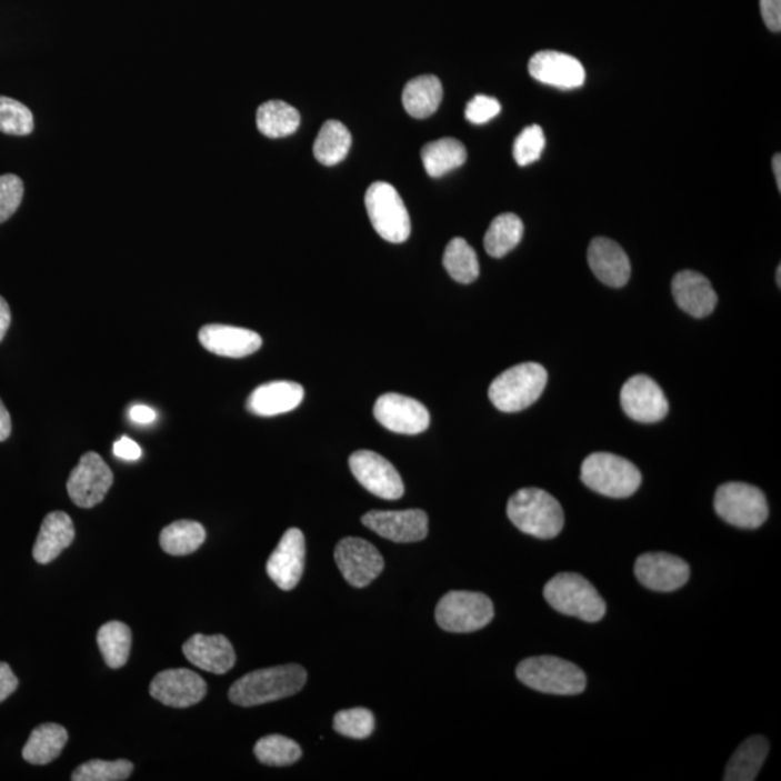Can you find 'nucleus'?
I'll use <instances>...</instances> for the list:
<instances>
[{
  "label": "nucleus",
  "instance_id": "f257e3e1",
  "mask_svg": "<svg viewBox=\"0 0 781 781\" xmlns=\"http://www.w3.org/2000/svg\"><path fill=\"white\" fill-rule=\"evenodd\" d=\"M307 682V672L299 664L256 670L237 680L229 699L239 707H258L299 693Z\"/></svg>",
  "mask_w": 781,
  "mask_h": 781
},
{
  "label": "nucleus",
  "instance_id": "f03ea898",
  "mask_svg": "<svg viewBox=\"0 0 781 781\" xmlns=\"http://www.w3.org/2000/svg\"><path fill=\"white\" fill-rule=\"evenodd\" d=\"M507 515L522 533L541 540L554 539L564 525L560 502L539 488L517 491L508 501Z\"/></svg>",
  "mask_w": 781,
  "mask_h": 781
},
{
  "label": "nucleus",
  "instance_id": "7ed1b4c3",
  "mask_svg": "<svg viewBox=\"0 0 781 781\" xmlns=\"http://www.w3.org/2000/svg\"><path fill=\"white\" fill-rule=\"evenodd\" d=\"M548 371L540 363H520L498 376L488 395L502 413H519L540 399L548 386Z\"/></svg>",
  "mask_w": 781,
  "mask_h": 781
},
{
  "label": "nucleus",
  "instance_id": "20e7f679",
  "mask_svg": "<svg viewBox=\"0 0 781 781\" xmlns=\"http://www.w3.org/2000/svg\"><path fill=\"white\" fill-rule=\"evenodd\" d=\"M545 601L563 615L584 622H598L605 617L607 605L595 587L578 573H559L544 587Z\"/></svg>",
  "mask_w": 781,
  "mask_h": 781
},
{
  "label": "nucleus",
  "instance_id": "39448f33",
  "mask_svg": "<svg viewBox=\"0 0 781 781\" xmlns=\"http://www.w3.org/2000/svg\"><path fill=\"white\" fill-rule=\"evenodd\" d=\"M517 678L537 692L573 697L587 689V675L577 664L553 655H539L522 660Z\"/></svg>",
  "mask_w": 781,
  "mask_h": 781
},
{
  "label": "nucleus",
  "instance_id": "423d86ee",
  "mask_svg": "<svg viewBox=\"0 0 781 781\" xmlns=\"http://www.w3.org/2000/svg\"><path fill=\"white\" fill-rule=\"evenodd\" d=\"M581 479L589 490L610 498H629L641 485V472L634 463L613 453H592L583 460Z\"/></svg>",
  "mask_w": 781,
  "mask_h": 781
},
{
  "label": "nucleus",
  "instance_id": "0eeeda50",
  "mask_svg": "<svg viewBox=\"0 0 781 781\" xmlns=\"http://www.w3.org/2000/svg\"><path fill=\"white\" fill-rule=\"evenodd\" d=\"M366 206L369 220L382 239L391 243H402L410 238L409 210L394 186L382 181L373 183L367 190Z\"/></svg>",
  "mask_w": 781,
  "mask_h": 781
},
{
  "label": "nucleus",
  "instance_id": "6e6552de",
  "mask_svg": "<svg viewBox=\"0 0 781 781\" xmlns=\"http://www.w3.org/2000/svg\"><path fill=\"white\" fill-rule=\"evenodd\" d=\"M717 514L738 529L754 530L769 519L763 491L744 482L723 483L715 493Z\"/></svg>",
  "mask_w": 781,
  "mask_h": 781
},
{
  "label": "nucleus",
  "instance_id": "1a4fd4ad",
  "mask_svg": "<svg viewBox=\"0 0 781 781\" xmlns=\"http://www.w3.org/2000/svg\"><path fill=\"white\" fill-rule=\"evenodd\" d=\"M493 613V603L483 593L452 591L435 607V621L444 631L473 632L485 629Z\"/></svg>",
  "mask_w": 781,
  "mask_h": 781
},
{
  "label": "nucleus",
  "instance_id": "9d476101",
  "mask_svg": "<svg viewBox=\"0 0 781 781\" xmlns=\"http://www.w3.org/2000/svg\"><path fill=\"white\" fill-rule=\"evenodd\" d=\"M353 477L372 495L382 500H399L404 495V482L394 464L371 450H358L349 458Z\"/></svg>",
  "mask_w": 781,
  "mask_h": 781
},
{
  "label": "nucleus",
  "instance_id": "9b49d317",
  "mask_svg": "<svg viewBox=\"0 0 781 781\" xmlns=\"http://www.w3.org/2000/svg\"><path fill=\"white\" fill-rule=\"evenodd\" d=\"M113 473L98 453L81 457L67 481V492L77 507L93 508L104 500L112 487Z\"/></svg>",
  "mask_w": 781,
  "mask_h": 781
},
{
  "label": "nucleus",
  "instance_id": "f8f14e48",
  "mask_svg": "<svg viewBox=\"0 0 781 781\" xmlns=\"http://www.w3.org/2000/svg\"><path fill=\"white\" fill-rule=\"evenodd\" d=\"M340 573L354 588H366L376 581L383 570V559L376 545L358 537L340 540L334 550Z\"/></svg>",
  "mask_w": 781,
  "mask_h": 781
},
{
  "label": "nucleus",
  "instance_id": "ddd939ff",
  "mask_svg": "<svg viewBox=\"0 0 781 781\" xmlns=\"http://www.w3.org/2000/svg\"><path fill=\"white\" fill-rule=\"evenodd\" d=\"M621 405L630 419L639 423H659L669 413V401L658 382L650 377L635 376L621 390Z\"/></svg>",
  "mask_w": 781,
  "mask_h": 781
},
{
  "label": "nucleus",
  "instance_id": "4468645a",
  "mask_svg": "<svg viewBox=\"0 0 781 781\" xmlns=\"http://www.w3.org/2000/svg\"><path fill=\"white\" fill-rule=\"evenodd\" d=\"M373 414L383 428L400 434H420L430 424L429 410L420 401L395 392L381 395Z\"/></svg>",
  "mask_w": 781,
  "mask_h": 781
},
{
  "label": "nucleus",
  "instance_id": "2eb2a0df",
  "mask_svg": "<svg viewBox=\"0 0 781 781\" xmlns=\"http://www.w3.org/2000/svg\"><path fill=\"white\" fill-rule=\"evenodd\" d=\"M150 693L158 702L171 708H189L203 701L208 684L189 669H171L153 678Z\"/></svg>",
  "mask_w": 781,
  "mask_h": 781
},
{
  "label": "nucleus",
  "instance_id": "dca6fc26",
  "mask_svg": "<svg viewBox=\"0 0 781 781\" xmlns=\"http://www.w3.org/2000/svg\"><path fill=\"white\" fill-rule=\"evenodd\" d=\"M363 525L394 543H415L429 533V517L421 510L371 511L362 517Z\"/></svg>",
  "mask_w": 781,
  "mask_h": 781
},
{
  "label": "nucleus",
  "instance_id": "f3484780",
  "mask_svg": "<svg viewBox=\"0 0 781 781\" xmlns=\"http://www.w3.org/2000/svg\"><path fill=\"white\" fill-rule=\"evenodd\" d=\"M634 572L643 587L655 592L678 591L690 578L689 564L669 553L641 554L637 559Z\"/></svg>",
  "mask_w": 781,
  "mask_h": 781
},
{
  "label": "nucleus",
  "instance_id": "a211bd4d",
  "mask_svg": "<svg viewBox=\"0 0 781 781\" xmlns=\"http://www.w3.org/2000/svg\"><path fill=\"white\" fill-rule=\"evenodd\" d=\"M304 563V534L299 529H290L268 559L267 573L282 591H291L303 577Z\"/></svg>",
  "mask_w": 781,
  "mask_h": 781
},
{
  "label": "nucleus",
  "instance_id": "6ab92c4d",
  "mask_svg": "<svg viewBox=\"0 0 781 781\" xmlns=\"http://www.w3.org/2000/svg\"><path fill=\"white\" fill-rule=\"evenodd\" d=\"M531 77L558 89L581 88L587 80L582 62L559 51H540L529 62Z\"/></svg>",
  "mask_w": 781,
  "mask_h": 781
},
{
  "label": "nucleus",
  "instance_id": "aec40b11",
  "mask_svg": "<svg viewBox=\"0 0 781 781\" xmlns=\"http://www.w3.org/2000/svg\"><path fill=\"white\" fill-rule=\"evenodd\" d=\"M199 340L209 352L227 358H246L262 347V339L257 332L224 324L204 326L200 329Z\"/></svg>",
  "mask_w": 781,
  "mask_h": 781
},
{
  "label": "nucleus",
  "instance_id": "412c9836",
  "mask_svg": "<svg viewBox=\"0 0 781 781\" xmlns=\"http://www.w3.org/2000/svg\"><path fill=\"white\" fill-rule=\"evenodd\" d=\"M588 262L598 280L608 287L621 289L630 281V258L624 249L611 239H593L588 249Z\"/></svg>",
  "mask_w": 781,
  "mask_h": 781
},
{
  "label": "nucleus",
  "instance_id": "4be33fe9",
  "mask_svg": "<svg viewBox=\"0 0 781 781\" xmlns=\"http://www.w3.org/2000/svg\"><path fill=\"white\" fill-rule=\"evenodd\" d=\"M183 653L196 668L214 674L228 673L237 663L233 645L220 634H194L186 641Z\"/></svg>",
  "mask_w": 781,
  "mask_h": 781
},
{
  "label": "nucleus",
  "instance_id": "5701e85b",
  "mask_svg": "<svg viewBox=\"0 0 781 781\" xmlns=\"http://www.w3.org/2000/svg\"><path fill=\"white\" fill-rule=\"evenodd\" d=\"M672 291L675 303L692 318H707L718 304V296L711 281L699 272L682 271L675 274Z\"/></svg>",
  "mask_w": 781,
  "mask_h": 781
},
{
  "label": "nucleus",
  "instance_id": "b1692460",
  "mask_svg": "<svg viewBox=\"0 0 781 781\" xmlns=\"http://www.w3.org/2000/svg\"><path fill=\"white\" fill-rule=\"evenodd\" d=\"M304 399V388L291 381H272L263 383L249 395L247 409L261 417L290 413Z\"/></svg>",
  "mask_w": 781,
  "mask_h": 781
},
{
  "label": "nucleus",
  "instance_id": "393cba45",
  "mask_svg": "<svg viewBox=\"0 0 781 781\" xmlns=\"http://www.w3.org/2000/svg\"><path fill=\"white\" fill-rule=\"evenodd\" d=\"M74 537V524L70 515L62 511L50 512L42 521L33 545V559L40 564L51 563L73 543Z\"/></svg>",
  "mask_w": 781,
  "mask_h": 781
},
{
  "label": "nucleus",
  "instance_id": "a878e982",
  "mask_svg": "<svg viewBox=\"0 0 781 781\" xmlns=\"http://www.w3.org/2000/svg\"><path fill=\"white\" fill-rule=\"evenodd\" d=\"M69 741V734L59 723H42L32 731L22 750L23 760L33 765L50 764L59 759Z\"/></svg>",
  "mask_w": 781,
  "mask_h": 781
},
{
  "label": "nucleus",
  "instance_id": "bb28decb",
  "mask_svg": "<svg viewBox=\"0 0 781 781\" xmlns=\"http://www.w3.org/2000/svg\"><path fill=\"white\" fill-rule=\"evenodd\" d=\"M443 99L442 83L435 76H420L407 83L402 104L411 117L425 119L439 109Z\"/></svg>",
  "mask_w": 781,
  "mask_h": 781
},
{
  "label": "nucleus",
  "instance_id": "cd10ccee",
  "mask_svg": "<svg viewBox=\"0 0 781 781\" xmlns=\"http://www.w3.org/2000/svg\"><path fill=\"white\" fill-rule=\"evenodd\" d=\"M769 741L764 737H751L740 745L728 761L725 781H754L769 754Z\"/></svg>",
  "mask_w": 781,
  "mask_h": 781
},
{
  "label": "nucleus",
  "instance_id": "c85d7f7f",
  "mask_svg": "<svg viewBox=\"0 0 781 781\" xmlns=\"http://www.w3.org/2000/svg\"><path fill=\"white\" fill-rule=\"evenodd\" d=\"M468 152L463 143L453 138H443L430 142L421 150V160L430 177L439 179L448 172L459 169L467 161Z\"/></svg>",
  "mask_w": 781,
  "mask_h": 781
},
{
  "label": "nucleus",
  "instance_id": "c756f323",
  "mask_svg": "<svg viewBox=\"0 0 781 781\" xmlns=\"http://www.w3.org/2000/svg\"><path fill=\"white\" fill-rule=\"evenodd\" d=\"M299 110L282 100H270L261 104L257 112V127L268 138L292 136L300 127Z\"/></svg>",
  "mask_w": 781,
  "mask_h": 781
},
{
  "label": "nucleus",
  "instance_id": "7c9ffc66",
  "mask_svg": "<svg viewBox=\"0 0 781 781\" xmlns=\"http://www.w3.org/2000/svg\"><path fill=\"white\" fill-rule=\"evenodd\" d=\"M352 146L349 129L339 121H328L316 138L313 152L316 160L326 167H332L347 158Z\"/></svg>",
  "mask_w": 781,
  "mask_h": 781
},
{
  "label": "nucleus",
  "instance_id": "2f4dec72",
  "mask_svg": "<svg viewBox=\"0 0 781 781\" xmlns=\"http://www.w3.org/2000/svg\"><path fill=\"white\" fill-rule=\"evenodd\" d=\"M524 224L519 216L504 213L492 220L490 229L483 239L487 252L493 258L505 257L521 242Z\"/></svg>",
  "mask_w": 781,
  "mask_h": 781
},
{
  "label": "nucleus",
  "instance_id": "473e14b6",
  "mask_svg": "<svg viewBox=\"0 0 781 781\" xmlns=\"http://www.w3.org/2000/svg\"><path fill=\"white\" fill-rule=\"evenodd\" d=\"M206 540L204 527L198 521L180 520L161 531L160 544L166 553L187 555L194 553Z\"/></svg>",
  "mask_w": 781,
  "mask_h": 781
},
{
  "label": "nucleus",
  "instance_id": "72a5a7b5",
  "mask_svg": "<svg viewBox=\"0 0 781 781\" xmlns=\"http://www.w3.org/2000/svg\"><path fill=\"white\" fill-rule=\"evenodd\" d=\"M98 644L109 668L121 669L131 653L132 632L123 622L110 621L99 630Z\"/></svg>",
  "mask_w": 781,
  "mask_h": 781
},
{
  "label": "nucleus",
  "instance_id": "f704fd0d",
  "mask_svg": "<svg viewBox=\"0 0 781 781\" xmlns=\"http://www.w3.org/2000/svg\"><path fill=\"white\" fill-rule=\"evenodd\" d=\"M443 266L449 276L460 284H471L479 277V262L475 249L463 238H454L445 247Z\"/></svg>",
  "mask_w": 781,
  "mask_h": 781
},
{
  "label": "nucleus",
  "instance_id": "c9c22d12",
  "mask_svg": "<svg viewBox=\"0 0 781 781\" xmlns=\"http://www.w3.org/2000/svg\"><path fill=\"white\" fill-rule=\"evenodd\" d=\"M257 759L262 764L272 767H284L297 763L301 759L300 745L290 738L282 735H268L257 742Z\"/></svg>",
  "mask_w": 781,
  "mask_h": 781
},
{
  "label": "nucleus",
  "instance_id": "e433bc0d",
  "mask_svg": "<svg viewBox=\"0 0 781 781\" xmlns=\"http://www.w3.org/2000/svg\"><path fill=\"white\" fill-rule=\"evenodd\" d=\"M133 764L128 760H92L77 767L73 781H123L132 774Z\"/></svg>",
  "mask_w": 781,
  "mask_h": 781
},
{
  "label": "nucleus",
  "instance_id": "4c0bfd02",
  "mask_svg": "<svg viewBox=\"0 0 781 781\" xmlns=\"http://www.w3.org/2000/svg\"><path fill=\"white\" fill-rule=\"evenodd\" d=\"M33 131V117L26 104L0 96V132L26 137Z\"/></svg>",
  "mask_w": 781,
  "mask_h": 781
},
{
  "label": "nucleus",
  "instance_id": "58836bf2",
  "mask_svg": "<svg viewBox=\"0 0 781 781\" xmlns=\"http://www.w3.org/2000/svg\"><path fill=\"white\" fill-rule=\"evenodd\" d=\"M333 727L339 734L353 740H366L376 730V718L366 708L347 709L334 715Z\"/></svg>",
  "mask_w": 781,
  "mask_h": 781
},
{
  "label": "nucleus",
  "instance_id": "ea45409f",
  "mask_svg": "<svg viewBox=\"0 0 781 781\" xmlns=\"http://www.w3.org/2000/svg\"><path fill=\"white\" fill-rule=\"evenodd\" d=\"M544 147L543 129L539 124H531V127L525 128L514 142V160L517 164L525 167L539 161Z\"/></svg>",
  "mask_w": 781,
  "mask_h": 781
},
{
  "label": "nucleus",
  "instance_id": "a19ab883",
  "mask_svg": "<svg viewBox=\"0 0 781 781\" xmlns=\"http://www.w3.org/2000/svg\"><path fill=\"white\" fill-rule=\"evenodd\" d=\"M23 199V183L18 176H0V223L17 212Z\"/></svg>",
  "mask_w": 781,
  "mask_h": 781
},
{
  "label": "nucleus",
  "instance_id": "79ce46f5",
  "mask_svg": "<svg viewBox=\"0 0 781 781\" xmlns=\"http://www.w3.org/2000/svg\"><path fill=\"white\" fill-rule=\"evenodd\" d=\"M501 112V104L490 96L478 94L468 103L464 117L469 122L482 124L490 122Z\"/></svg>",
  "mask_w": 781,
  "mask_h": 781
},
{
  "label": "nucleus",
  "instance_id": "37998d69",
  "mask_svg": "<svg viewBox=\"0 0 781 781\" xmlns=\"http://www.w3.org/2000/svg\"><path fill=\"white\" fill-rule=\"evenodd\" d=\"M761 16L770 31L781 30V0H760Z\"/></svg>",
  "mask_w": 781,
  "mask_h": 781
},
{
  "label": "nucleus",
  "instance_id": "c03bdc74",
  "mask_svg": "<svg viewBox=\"0 0 781 781\" xmlns=\"http://www.w3.org/2000/svg\"><path fill=\"white\" fill-rule=\"evenodd\" d=\"M18 684L17 675L13 674L11 665L0 661V703L7 701L16 692Z\"/></svg>",
  "mask_w": 781,
  "mask_h": 781
},
{
  "label": "nucleus",
  "instance_id": "a18cd8bd",
  "mask_svg": "<svg viewBox=\"0 0 781 781\" xmlns=\"http://www.w3.org/2000/svg\"><path fill=\"white\" fill-rule=\"evenodd\" d=\"M114 457L123 460H138L142 457V450L137 442L129 438H121L113 444Z\"/></svg>",
  "mask_w": 781,
  "mask_h": 781
},
{
  "label": "nucleus",
  "instance_id": "49530a36",
  "mask_svg": "<svg viewBox=\"0 0 781 781\" xmlns=\"http://www.w3.org/2000/svg\"><path fill=\"white\" fill-rule=\"evenodd\" d=\"M129 417L138 424H151L157 420V413L148 405H133L129 411Z\"/></svg>",
  "mask_w": 781,
  "mask_h": 781
},
{
  "label": "nucleus",
  "instance_id": "de8ad7c7",
  "mask_svg": "<svg viewBox=\"0 0 781 781\" xmlns=\"http://www.w3.org/2000/svg\"><path fill=\"white\" fill-rule=\"evenodd\" d=\"M12 420L9 415L7 407L0 400V442H4L11 435Z\"/></svg>",
  "mask_w": 781,
  "mask_h": 781
},
{
  "label": "nucleus",
  "instance_id": "09e8293b",
  "mask_svg": "<svg viewBox=\"0 0 781 781\" xmlns=\"http://www.w3.org/2000/svg\"><path fill=\"white\" fill-rule=\"evenodd\" d=\"M11 309H9L7 300L0 297V342H2L4 334H7L9 326H11Z\"/></svg>",
  "mask_w": 781,
  "mask_h": 781
},
{
  "label": "nucleus",
  "instance_id": "8fccbe9b",
  "mask_svg": "<svg viewBox=\"0 0 781 781\" xmlns=\"http://www.w3.org/2000/svg\"><path fill=\"white\" fill-rule=\"evenodd\" d=\"M773 172L775 177V183H778L779 190H781V156L775 153L773 158Z\"/></svg>",
  "mask_w": 781,
  "mask_h": 781
},
{
  "label": "nucleus",
  "instance_id": "3c124183",
  "mask_svg": "<svg viewBox=\"0 0 781 781\" xmlns=\"http://www.w3.org/2000/svg\"><path fill=\"white\" fill-rule=\"evenodd\" d=\"M778 284L781 286V267L778 268Z\"/></svg>",
  "mask_w": 781,
  "mask_h": 781
}]
</instances>
